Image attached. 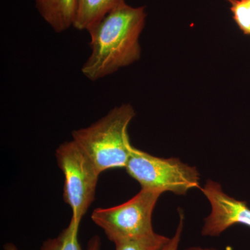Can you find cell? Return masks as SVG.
<instances>
[{"instance_id":"obj_1","label":"cell","mask_w":250,"mask_h":250,"mask_svg":"<svg viewBox=\"0 0 250 250\" xmlns=\"http://www.w3.org/2000/svg\"><path fill=\"white\" fill-rule=\"evenodd\" d=\"M146 16L144 6L124 1L90 29L91 52L82 67L83 76L95 82L139 61Z\"/></svg>"},{"instance_id":"obj_2","label":"cell","mask_w":250,"mask_h":250,"mask_svg":"<svg viewBox=\"0 0 250 250\" xmlns=\"http://www.w3.org/2000/svg\"><path fill=\"white\" fill-rule=\"evenodd\" d=\"M135 116L132 106L125 104L113 108L90 126L72 131V140L100 174L126 167L133 147L128 126Z\"/></svg>"},{"instance_id":"obj_3","label":"cell","mask_w":250,"mask_h":250,"mask_svg":"<svg viewBox=\"0 0 250 250\" xmlns=\"http://www.w3.org/2000/svg\"><path fill=\"white\" fill-rule=\"evenodd\" d=\"M125 170L139 182L141 188L161 193L171 192L177 195H187L200 188V175L195 167L184 164L177 158L157 157L134 147Z\"/></svg>"},{"instance_id":"obj_4","label":"cell","mask_w":250,"mask_h":250,"mask_svg":"<svg viewBox=\"0 0 250 250\" xmlns=\"http://www.w3.org/2000/svg\"><path fill=\"white\" fill-rule=\"evenodd\" d=\"M55 155L64 176L63 201L72 210L70 223L80 228L82 218L95 200L100 173L73 140L61 144Z\"/></svg>"},{"instance_id":"obj_5","label":"cell","mask_w":250,"mask_h":250,"mask_svg":"<svg viewBox=\"0 0 250 250\" xmlns=\"http://www.w3.org/2000/svg\"><path fill=\"white\" fill-rule=\"evenodd\" d=\"M161 192L141 188L127 202L93 210L91 220L113 243L154 233L152 215Z\"/></svg>"},{"instance_id":"obj_6","label":"cell","mask_w":250,"mask_h":250,"mask_svg":"<svg viewBox=\"0 0 250 250\" xmlns=\"http://www.w3.org/2000/svg\"><path fill=\"white\" fill-rule=\"evenodd\" d=\"M201 190L211 207L210 214L205 219L202 236H218L236 225L250 228V208L246 202L229 196L220 184L210 179Z\"/></svg>"},{"instance_id":"obj_7","label":"cell","mask_w":250,"mask_h":250,"mask_svg":"<svg viewBox=\"0 0 250 250\" xmlns=\"http://www.w3.org/2000/svg\"><path fill=\"white\" fill-rule=\"evenodd\" d=\"M38 12L55 32L73 27L77 0H35Z\"/></svg>"},{"instance_id":"obj_8","label":"cell","mask_w":250,"mask_h":250,"mask_svg":"<svg viewBox=\"0 0 250 250\" xmlns=\"http://www.w3.org/2000/svg\"><path fill=\"white\" fill-rule=\"evenodd\" d=\"M125 0H77L73 27L87 31Z\"/></svg>"},{"instance_id":"obj_9","label":"cell","mask_w":250,"mask_h":250,"mask_svg":"<svg viewBox=\"0 0 250 250\" xmlns=\"http://www.w3.org/2000/svg\"><path fill=\"white\" fill-rule=\"evenodd\" d=\"M79 228L70 222L60 234L44 241L39 250H83L79 242Z\"/></svg>"},{"instance_id":"obj_10","label":"cell","mask_w":250,"mask_h":250,"mask_svg":"<svg viewBox=\"0 0 250 250\" xmlns=\"http://www.w3.org/2000/svg\"><path fill=\"white\" fill-rule=\"evenodd\" d=\"M170 238L154 231L147 236L131 238L115 243L116 250H161Z\"/></svg>"},{"instance_id":"obj_11","label":"cell","mask_w":250,"mask_h":250,"mask_svg":"<svg viewBox=\"0 0 250 250\" xmlns=\"http://www.w3.org/2000/svg\"><path fill=\"white\" fill-rule=\"evenodd\" d=\"M240 30L245 35L250 36V0H225Z\"/></svg>"},{"instance_id":"obj_12","label":"cell","mask_w":250,"mask_h":250,"mask_svg":"<svg viewBox=\"0 0 250 250\" xmlns=\"http://www.w3.org/2000/svg\"><path fill=\"white\" fill-rule=\"evenodd\" d=\"M179 221L178 226L176 229L175 232L173 236L170 238L169 241L166 243L161 250H179V244L182 240V234H183L184 227V214L182 209L179 210Z\"/></svg>"},{"instance_id":"obj_13","label":"cell","mask_w":250,"mask_h":250,"mask_svg":"<svg viewBox=\"0 0 250 250\" xmlns=\"http://www.w3.org/2000/svg\"><path fill=\"white\" fill-rule=\"evenodd\" d=\"M101 240L98 236H94L88 241L86 250H100Z\"/></svg>"},{"instance_id":"obj_14","label":"cell","mask_w":250,"mask_h":250,"mask_svg":"<svg viewBox=\"0 0 250 250\" xmlns=\"http://www.w3.org/2000/svg\"><path fill=\"white\" fill-rule=\"evenodd\" d=\"M184 250H220L216 249L214 248H206V247L201 246H192L190 248H188L187 249Z\"/></svg>"},{"instance_id":"obj_15","label":"cell","mask_w":250,"mask_h":250,"mask_svg":"<svg viewBox=\"0 0 250 250\" xmlns=\"http://www.w3.org/2000/svg\"><path fill=\"white\" fill-rule=\"evenodd\" d=\"M4 249L5 250H18L17 247L13 243H6L4 245Z\"/></svg>"}]
</instances>
